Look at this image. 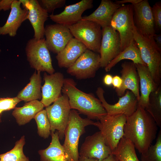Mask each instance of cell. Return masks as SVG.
I'll return each instance as SVG.
<instances>
[{
  "label": "cell",
  "mask_w": 161,
  "mask_h": 161,
  "mask_svg": "<svg viewBox=\"0 0 161 161\" xmlns=\"http://www.w3.org/2000/svg\"><path fill=\"white\" fill-rule=\"evenodd\" d=\"M41 72L35 70L30 77L29 83L18 93L16 96L25 103L41 99Z\"/></svg>",
  "instance_id": "obj_26"
},
{
  "label": "cell",
  "mask_w": 161,
  "mask_h": 161,
  "mask_svg": "<svg viewBox=\"0 0 161 161\" xmlns=\"http://www.w3.org/2000/svg\"><path fill=\"white\" fill-rule=\"evenodd\" d=\"M53 103L52 105L46 107L45 109L50 123L51 132L57 130L59 139L62 140L64 137L71 110L68 97L63 94Z\"/></svg>",
  "instance_id": "obj_9"
},
{
  "label": "cell",
  "mask_w": 161,
  "mask_h": 161,
  "mask_svg": "<svg viewBox=\"0 0 161 161\" xmlns=\"http://www.w3.org/2000/svg\"><path fill=\"white\" fill-rule=\"evenodd\" d=\"M134 38L139 49L141 58L147 66L155 82L161 83V51L156 46L153 37L148 38L140 34L135 27Z\"/></svg>",
  "instance_id": "obj_4"
},
{
  "label": "cell",
  "mask_w": 161,
  "mask_h": 161,
  "mask_svg": "<svg viewBox=\"0 0 161 161\" xmlns=\"http://www.w3.org/2000/svg\"><path fill=\"white\" fill-rule=\"evenodd\" d=\"M121 5L110 0H102L96 10L89 16L82 17L81 20L95 22L102 28L110 26L114 13Z\"/></svg>",
  "instance_id": "obj_22"
},
{
  "label": "cell",
  "mask_w": 161,
  "mask_h": 161,
  "mask_svg": "<svg viewBox=\"0 0 161 161\" xmlns=\"http://www.w3.org/2000/svg\"><path fill=\"white\" fill-rule=\"evenodd\" d=\"M41 7L47 13L52 12L55 9L65 5L66 0H40L38 1Z\"/></svg>",
  "instance_id": "obj_33"
},
{
  "label": "cell",
  "mask_w": 161,
  "mask_h": 161,
  "mask_svg": "<svg viewBox=\"0 0 161 161\" xmlns=\"http://www.w3.org/2000/svg\"><path fill=\"white\" fill-rule=\"evenodd\" d=\"M96 93L108 115L123 114L126 117H128L137 108L138 100L134 94L129 90H127L124 95L119 97L118 102L114 104H109L106 101L104 96V91L102 87H98Z\"/></svg>",
  "instance_id": "obj_11"
},
{
  "label": "cell",
  "mask_w": 161,
  "mask_h": 161,
  "mask_svg": "<svg viewBox=\"0 0 161 161\" xmlns=\"http://www.w3.org/2000/svg\"><path fill=\"white\" fill-rule=\"evenodd\" d=\"M111 154L112 151L106 145L100 131L86 138L79 153L80 157L95 159L100 161Z\"/></svg>",
  "instance_id": "obj_14"
},
{
  "label": "cell",
  "mask_w": 161,
  "mask_h": 161,
  "mask_svg": "<svg viewBox=\"0 0 161 161\" xmlns=\"http://www.w3.org/2000/svg\"><path fill=\"white\" fill-rule=\"evenodd\" d=\"M25 51L27 60L32 68L49 74L54 73L49 50L44 38L38 40L33 38L29 39Z\"/></svg>",
  "instance_id": "obj_5"
},
{
  "label": "cell",
  "mask_w": 161,
  "mask_h": 161,
  "mask_svg": "<svg viewBox=\"0 0 161 161\" xmlns=\"http://www.w3.org/2000/svg\"><path fill=\"white\" fill-rule=\"evenodd\" d=\"M145 109L161 129V84L156 90L150 94L148 104Z\"/></svg>",
  "instance_id": "obj_29"
},
{
  "label": "cell",
  "mask_w": 161,
  "mask_h": 161,
  "mask_svg": "<svg viewBox=\"0 0 161 161\" xmlns=\"http://www.w3.org/2000/svg\"><path fill=\"white\" fill-rule=\"evenodd\" d=\"M158 126L151 115L138 105L136 111L126 117L124 137L141 154L145 152L155 139Z\"/></svg>",
  "instance_id": "obj_1"
},
{
  "label": "cell",
  "mask_w": 161,
  "mask_h": 161,
  "mask_svg": "<svg viewBox=\"0 0 161 161\" xmlns=\"http://www.w3.org/2000/svg\"><path fill=\"white\" fill-rule=\"evenodd\" d=\"M65 78L63 74L56 72L44 74V85L41 87L42 98L41 102L46 107L56 100L61 95Z\"/></svg>",
  "instance_id": "obj_18"
},
{
  "label": "cell",
  "mask_w": 161,
  "mask_h": 161,
  "mask_svg": "<svg viewBox=\"0 0 161 161\" xmlns=\"http://www.w3.org/2000/svg\"><path fill=\"white\" fill-rule=\"evenodd\" d=\"M126 121V117L123 114H107L95 122L94 126L98 128L106 145L112 151L124 137V127Z\"/></svg>",
  "instance_id": "obj_6"
},
{
  "label": "cell",
  "mask_w": 161,
  "mask_h": 161,
  "mask_svg": "<svg viewBox=\"0 0 161 161\" xmlns=\"http://www.w3.org/2000/svg\"><path fill=\"white\" fill-rule=\"evenodd\" d=\"M100 55L87 49L75 63L67 69V72L78 79L94 78L100 67Z\"/></svg>",
  "instance_id": "obj_10"
},
{
  "label": "cell",
  "mask_w": 161,
  "mask_h": 161,
  "mask_svg": "<svg viewBox=\"0 0 161 161\" xmlns=\"http://www.w3.org/2000/svg\"><path fill=\"white\" fill-rule=\"evenodd\" d=\"M61 91L68 96L71 109L77 110L88 118L98 121L107 114L100 100L93 95L78 89L72 79H64Z\"/></svg>",
  "instance_id": "obj_2"
},
{
  "label": "cell",
  "mask_w": 161,
  "mask_h": 161,
  "mask_svg": "<svg viewBox=\"0 0 161 161\" xmlns=\"http://www.w3.org/2000/svg\"><path fill=\"white\" fill-rule=\"evenodd\" d=\"M92 0H82L75 4L66 6L61 13L49 15L50 19L57 24L68 26L74 24L81 20L85 10L92 8Z\"/></svg>",
  "instance_id": "obj_16"
},
{
  "label": "cell",
  "mask_w": 161,
  "mask_h": 161,
  "mask_svg": "<svg viewBox=\"0 0 161 161\" xmlns=\"http://www.w3.org/2000/svg\"><path fill=\"white\" fill-rule=\"evenodd\" d=\"M95 123L87 118L81 117L76 110H71L62 145L69 161H79L78 147L80 137L85 132V127L94 126Z\"/></svg>",
  "instance_id": "obj_3"
},
{
  "label": "cell",
  "mask_w": 161,
  "mask_h": 161,
  "mask_svg": "<svg viewBox=\"0 0 161 161\" xmlns=\"http://www.w3.org/2000/svg\"><path fill=\"white\" fill-rule=\"evenodd\" d=\"M33 118L37 124L38 135L44 139L48 138L51 134V127L46 110L38 112Z\"/></svg>",
  "instance_id": "obj_31"
},
{
  "label": "cell",
  "mask_w": 161,
  "mask_h": 161,
  "mask_svg": "<svg viewBox=\"0 0 161 161\" xmlns=\"http://www.w3.org/2000/svg\"><path fill=\"white\" fill-rule=\"evenodd\" d=\"M44 107L40 101L32 100L26 103L22 107H15L12 114L18 125H23L30 122Z\"/></svg>",
  "instance_id": "obj_25"
},
{
  "label": "cell",
  "mask_w": 161,
  "mask_h": 161,
  "mask_svg": "<svg viewBox=\"0 0 161 161\" xmlns=\"http://www.w3.org/2000/svg\"><path fill=\"white\" fill-rule=\"evenodd\" d=\"M67 27L73 37L83 44L87 49L100 53L102 37V28L100 25L91 21L81 20Z\"/></svg>",
  "instance_id": "obj_7"
},
{
  "label": "cell",
  "mask_w": 161,
  "mask_h": 161,
  "mask_svg": "<svg viewBox=\"0 0 161 161\" xmlns=\"http://www.w3.org/2000/svg\"><path fill=\"white\" fill-rule=\"evenodd\" d=\"M155 30L159 31L161 29V3L157 2L151 7Z\"/></svg>",
  "instance_id": "obj_35"
},
{
  "label": "cell",
  "mask_w": 161,
  "mask_h": 161,
  "mask_svg": "<svg viewBox=\"0 0 161 161\" xmlns=\"http://www.w3.org/2000/svg\"><path fill=\"white\" fill-rule=\"evenodd\" d=\"M101 161H120L112 154H110L107 157Z\"/></svg>",
  "instance_id": "obj_41"
},
{
  "label": "cell",
  "mask_w": 161,
  "mask_h": 161,
  "mask_svg": "<svg viewBox=\"0 0 161 161\" xmlns=\"http://www.w3.org/2000/svg\"><path fill=\"white\" fill-rule=\"evenodd\" d=\"M52 137L49 145L39 150L40 161H69L63 146L60 143L58 132H51Z\"/></svg>",
  "instance_id": "obj_24"
},
{
  "label": "cell",
  "mask_w": 161,
  "mask_h": 161,
  "mask_svg": "<svg viewBox=\"0 0 161 161\" xmlns=\"http://www.w3.org/2000/svg\"><path fill=\"white\" fill-rule=\"evenodd\" d=\"M79 161H100L98 160L95 159L88 158L79 157Z\"/></svg>",
  "instance_id": "obj_42"
},
{
  "label": "cell",
  "mask_w": 161,
  "mask_h": 161,
  "mask_svg": "<svg viewBox=\"0 0 161 161\" xmlns=\"http://www.w3.org/2000/svg\"><path fill=\"white\" fill-rule=\"evenodd\" d=\"M153 38L157 48L161 51V35L155 34L153 36Z\"/></svg>",
  "instance_id": "obj_40"
},
{
  "label": "cell",
  "mask_w": 161,
  "mask_h": 161,
  "mask_svg": "<svg viewBox=\"0 0 161 161\" xmlns=\"http://www.w3.org/2000/svg\"><path fill=\"white\" fill-rule=\"evenodd\" d=\"M25 143V136H23L16 142L12 149L0 154V161H30L24 153L23 148Z\"/></svg>",
  "instance_id": "obj_30"
},
{
  "label": "cell",
  "mask_w": 161,
  "mask_h": 161,
  "mask_svg": "<svg viewBox=\"0 0 161 161\" xmlns=\"http://www.w3.org/2000/svg\"><path fill=\"white\" fill-rule=\"evenodd\" d=\"M132 5L133 22L137 31L144 37H153L155 30L151 7L148 1L143 0Z\"/></svg>",
  "instance_id": "obj_12"
},
{
  "label": "cell",
  "mask_w": 161,
  "mask_h": 161,
  "mask_svg": "<svg viewBox=\"0 0 161 161\" xmlns=\"http://www.w3.org/2000/svg\"><path fill=\"white\" fill-rule=\"evenodd\" d=\"M44 35L49 50L57 54L62 50L73 38L67 26L57 23L46 25L44 28Z\"/></svg>",
  "instance_id": "obj_15"
},
{
  "label": "cell",
  "mask_w": 161,
  "mask_h": 161,
  "mask_svg": "<svg viewBox=\"0 0 161 161\" xmlns=\"http://www.w3.org/2000/svg\"><path fill=\"white\" fill-rule=\"evenodd\" d=\"M1 114H0V122H1Z\"/></svg>",
  "instance_id": "obj_43"
},
{
  "label": "cell",
  "mask_w": 161,
  "mask_h": 161,
  "mask_svg": "<svg viewBox=\"0 0 161 161\" xmlns=\"http://www.w3.org/2000/svg\"><path fill=\"white\" fill-rule=\"evenodd\" d=\"M112 154L120 161H140L136 154L134 145L124 137L112 151Z\"/></svg>",
  "instance_id": "obj_28"
},
{
  "label": "cell",
  "mask_w": 161,
  "mask_h": 161,
  "mask_svg": "<svg viewBox=\"0 0 161 161\" xmlns=\"http://www.w3.org/2000/svg\"><path fill=\"white\" fill-rule=\"evenodd\" d=\"M124 59L131 60L135 64H139L146 65L141 58L139 49L134 40L128 47L121 52L107 65L104 68L105 71H110L119 62Z\"/></svg>",
  "instance_id": "obj_27"
},
{
  "label": "cell",
  "mask_w": 161,
  "mask_h": 161,
  "mask_svg": "<svg viewBox=\"0 0 161 161\" xmlns=\"http://www.w3.org/2000/svg\"><path fill=\"white\" fill-rule=\"evenodd\" d=\"M21 4L19 0H14L6 22L0 27V35H8L10 36L15 37L22 23L27 19L28 11L25 8L22 9Z\"/></svg>",
  "instance_id": "obj_20"
},
{
  "label": "cell",
  "mask_w": 161,
  "mask_h": 161,
  "mask_svg": "<svg viewBox=\"0 0 161 161\" xmlns=\"http://www.w3.org/2000/svg\"><path fill=\"white\" fill-rule=\"evenodd\" d=\"M14 0H1L0 1V11H6L11 9Z\"/></svg>",
  "instance_id": "obj_36"
},
{
  "label": "cell",
  "mask_w": 161,
  "mask_h": 161,
  "mask_svg": "<svg viewBox=\"0 0 161 161\" xmlns=\"http://www.w3.org/2000/svg\"><path fill=\"white\" fill-rule=\"evenodd\" d=\"M122 80L121 78L116 75L113 77L112 85L115 89H120L121 86Z\"/></svg>",
  "instance_id": "obj_37"
},
{
  "label": "cell",
  "mask_w": 161,
  "mask_h": 161,
  "mask_svg": "<svg viewBox=\"0 0 161 161\" xmlns=\"http://www.w3.org/2000/svg\"><path fill=\"white\" fill-rule=\"evenodd\" d=\"M24 8L28 11L27 19L34 31V38L37 39L44 38V24L47 20L48 14L40 5L37 0H19Z\"/></svg>",
  "instance_id": "obj_17"
},
{
  "label": "cell",
  "mask_w": 161,
  "mask_h": 161,
  "mask_svg": "<svg viewBox=\"0 0 161 161\" xmlns=\"http://www.w3.org/2000/svg\"><path fill=\"white\" fill-rule=\"evenodd\" d=\"M87 49L82 43L72 38L56 56L58 66L61 68H69Z\"/></svg>",
  "instance_id": "obj_23"
},
{
  "label": "cell",
  "mask_w": 161,
  "mask_h": 161,
  "mask_svg": "<svg viewBox=\"0 0 161 161\" xmlns=\"http://www.w3.org/2000/svg\"><path fill=\"white\" fill-rule=\"evenodd\" d=\"M141 161H161V130L159 131L156 143L151 145L144 153L141 154Z\"/></svg>",
  "instance_id": "obj_32"
},
{
  "label": "cell",
  "mask_w": 161,
  "mask_h": 161,
  "mask_svg": "<svg viewBox=\"0 0 161 161\" xmlns=\"http://www.w3.org/2000/svg\"><path fill=\"white\" fill-rule=\"evenodd\" d=\"M143 0H123L121 1H116L115 2L119 4H123L126 3H130L132 5L137 4Z\"/></svg>",
  "instance_id": "obj_39"
},
{
  "label": "cell",
  "mask_w": 161,
  "mask_h": 161,
  "mask_svg": "<svg viewBox=\"0 0 161 161\" xmlns=\"http://www.w3.org/2000/svg\"><path fill=\"white\" fill-rule=\"evenodd\" d=\"M112 76L110 74H107L105 75L103 78L104 83L107 86H111L112 85Z\"/></svg>",
  "instance_id": "obj_38"
},
{
  "label": "cell",
  "mask_w": 161,
  "mask_h": 161,
  "mask_svg": "<svg viewBox=\"0 0 161 161\" xmlns=\"http://www.w3.org/2000/svg\"><path fill=\"white\" fill-rule=\"evenodd\" d=\"M121 66L120 73L122 83L120 89H115L117 95L121 97L129 90L134 94L138 101L140 97L139 78L135 64L133 62L125 61Z\"/></svg>",
  "instance_id": "obj_19"
},
{
  "label": "cell",
  "mask_w": 161,
  "mask_h": 161,
  "mask_svg": "<svg viewBox=\"0 0 161 161\" xmlns=\"http://www.w3.org/2000/svg\"><path fill=\"white\" fill-rule=\"evenodd\" d=\"M135 65L139 78L141 92L138 105L145 109L148 106L150 94L160 85L154 81L146 65L139 64Z\"/></svg>",
  "instance_id": "obj_21"
},
{
  "label": "cell",
  "mask_w": 161,
  "mask_h": 161,
  "mask_svg": "<svg viewBox=\"0 0 161 161\" xmlns=\"http://www.w3.org/2000/svg\"><path fill=\"white\" fill-rule=\"evenodd\" d=\"M21 101L17 97L0 98V114L4 111L14 109Z\"/></svg>",
  "instance_id": "obj_34"
},
{
  "label": "cell",
  "mask_w": 161,
  "mask_h": 161,
  "mask_svg": "<svg viewBox=\"0 0 161 161\" xmlns=\"http://www.w3.org/2000/svg\"><path fill=\"white\" fill-rule=\"evenodd\" d=\"M110 26L119 34L122 52L134 40L132 5L122 4L114 13Z\"/></svg>",
  "instance_id": "obj_8"
},
{
  "label": "cell",
  "mask_w": 161,
  "mask_h": 161,
  "mask_svg": "<svg viewBox=\"0 0 161 161\" xmlns=\"http://www.w3.org/2000/svg\"><path fill=\"white\" fill-rule=\"evenodd\" d=\"M121 52L120 38L118 32L111 26L102 28L100 52V67L105 68Z\"/></svg>",
  "instance_id": "obj_13"
}]
</instances>
